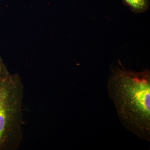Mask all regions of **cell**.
I'll list each match as a JSON object with an SVG mask.
<instances>
[{
	"label": "cell",
	"instance_id": "1",
	"mask_svg": "<svg viewBox=\"0 0 150 150\" xmlns=\"http://www.w3.org/2000/svg\"><path fill=\"white\" fill-rule=\"evenodd\" d=\"M108 95L121 124L142 139L150 141V71L114 67L107 82Z\"/></svg>",
	"mask_w": 150,
	"mask_h": 150
},
{
	"label": "cell",
	"instance_id": "2",
	"mask_svg": "<svg viewBox=\"0 0 150 150\" xmlns=\"http://www.w3.org/2000/svg\"><path fill=\"white\" fill-rule=\"evenodd\" d=\"M24 86L18 74L0 79V150H16L23 139Z\"/></svg>",
	"mask_w": 150,
	"mask_h": 150
},
{
	"label": "cell",
	"instance_id": "3",
	"mask_svg": "<svg viewBox=\"0 0 150 150\" xmlns=\"http://www.w3.org/2000/svg\"><path fill=\"white\" fill-rule=\"evenodd\" d=\"M133 12L143 13L147 10L149 6V0H123Z\"/></svg>",
	"mask_w": 150,
	"mask_h": 150
},
{
	"label": "cell",
	"instance_id": "4",
	"mask_svg": "<svg viewBox=\"0 0 150 150\" xmlns=\"http://www.w3.org/2000/svg\"><path fill=\"white\" fill-rule=\"evenodd\" d=\"M10 74L6 65L4 64L2 59L0 57V79Z\"/></svg>",
	"mask_w": 150,
	"mask_h": 150
}]
</instances>
